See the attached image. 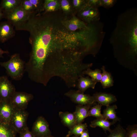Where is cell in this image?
Listing matches in <instances>:
<instances>
[{
    "mask_svg": "<svg viewBox=\"0 0 137 137\" xmlns=\"http://www.w3.org/2000/svg\"><path fill=\"white\" fill-rule=\"evenodd\" d=\"M15 91L14 86L7 77H0V98L2 100L9 101Z\"/></svg>",
    "mask_w": 137,
    "mask_h": 137,
    "instance_id": "obj_7",
    "label": "cell"
},
{
    "mask_svg": "<svg viewBox=\"0 0 137 137\" xmlns=\"http://www.w3.org/2000/svg\"><path fill=\"white\" fill-rule=\"evenodd\" d=\"M0 65L6 69L8 75L13 79L19 80L23 74L25 63L19 54L12 55L7 61L0 63Z\"/></svg>",
    "mask_w": 137,
    "mask_h": 137,
    "instance_id": "obj_2",
    "label": "cell"
},
{
    "mask_svg": "<svg viewBox=\"0 0 137 137\" xmlns=\"http://www.w3.org/2000/svg\"><path fill=\"white\" fill-rule=\"evenodd\" d=\"M64 95L79 105H92L95 103L92 96L84 94L78 90H71L65 93Z\"/></svg>",
    "mask_w": 137,
    "mask_h": 137,
    "instance_id": "obj_5",
    "label": "cell"
},
{
    "mask_svg": "<svg viewBox=\"0 0 137 137\" xmlns=\"http://www.w3.org/2000/svg\"><path fill=\"white\" fill-rule=\"evenodd\" d=\"M9 53L8 51H4L0 48V58L3 57V55L5 54H8Z\"/></svg>",
    "mask_w": 137,
    "mask_h": 137,
    "instance_id": "obj_34",
    "label": "cell"
},
{
    "mask_svg": "<svg viewBox=\"0 0 137 137\" xmlns=\"http://www.w3.org/2000/svg\"><path fill=\"white\" fill-rule=\"evenodd\" d=\"M3 12V18L15 27L26 22L33 13L26 11L20 5L11 11Z\"/></svg>",
    "mask_w": 137,
    "mask_h": 137,
    "instance_id": "obj_3",
    "label": "cell"
},
{
    "mask_svg": "<svg viewBox=\"0 0 137 137\" xmlns=\"http://www.w3.org/2000/svg\"><path fill=\"white\" fill-rule=\"evenodd\" d=\"M94 8H98L101 6L100 0H87V6Z\"/></svg>",
    "mask_w": 137,
    "mask_h": 137,
    "instance_id": "obj_29",
    "label": "cell"
},
{
    "mask_svg": "<svg viewBox=\"0 0 137 137\" xmlns=\"http://www.w3.org/2000/svg\"><path fill=\"white\" fill-rule=\"evenodd\" d=\"M22 0H3L0 6L3 11H11L19 6Z\"/></svg>",
    "mask_w": 137,
    "mask_h": 137,
    "instance_id": "obj_20",
    "label": "cell"
},
{
    "mask_svg": "<svg viewBox=\"0 0 137 137\" xmlns=\"http://www.w3.org/2000/svg\"><path fill=\"white\" fill-rule=\"evenodd\" d=\"M2 101V100L0 98V106Z\"/></svg>",
    "mask_w": 137,
    "mask_h": 137,
    "instance_id": "obj_36",
    "label": "cell"
},
{
    "mask_svg": "<svg viewBox=\"0 0 137 137\" xmlns=\"http://www.w3.org/2000/svg\"><path fill=\"white\" fill-rule=\"evenodd\" d=\"M52 19L46 13H33L27 21L15 27L16 30L29 33L31 49L25 66L27 72L35 77L41 78L49 74L58 64L64 42L56 40Z\"/></svg>",
    "mask_w": 137,
    "mask_h": 137,
    "instance_id": "obj_1",
    "label": "cell"
},
{
    "mask_svg": "<svg viewBox=\"0 0 137 137\" xmlns=\"http://www.w3.org/2000/svg\"><path fill=\"white\" fill-rule=\"evenodd\" d=\"M80 137H90V136L88 131L85 130L80 135Z\"/></svg>",
    "mask_w": 137,
    "mask_h": 137,
    "instance_id": "obj_33",
    "label": "cell"
},
{
    "mask_svg": "<svg viewBox=\"0 0 137 137\" xmlns=\"http://www.w3.org/2000/svg\"><path fill=\"white\" fill-rule=\"evenodd\" d=\"M63 25L67 29L71 31L85 28L87 25L83 21L76 17L65 22Z\"/></svg>",
    "mask_w": 137,
    "mask_h": 137,
    "instance_id": "obj_14",
    "label": "cell"
},
{
    "mask_svg": "<svg viewBox=\"0 0 137 137\" xmlns=\"http://www.w3.org/2000/svg\"><path fill=\"white\" fill-rule=\"evenodd\" d=\"M95 101L102 106H106L115 102L117 100L116 96L111 94L104 92L96 93L93 95Z\"/></svg>",
    "mask_w": 137,
    "mask_h": 137,
    "instance_id": "obj_12",
    "label": "cell"
},
{
    "mask_svg": "<svg viewBox=\"0 0 137 137\" xmlns=\"http://www.w3.org/2000/svg\"><path fill=\"white\" fill-rule=\"evenodd\" d=\"M60 6H61L63 10L66 12L69 11L71 9V6L69 2L66 0H62L61 1L60 3Z\"/></svg>",
    "mask_w": 137,
    "mask_h": 137,
    "instance_id": "obj_31",
    "label": "cell"
},
{
    "mask_svg": "<svg viewBox=\"0 0 137 137\" xmlns=\"http://www.w3.org/2000/svg\"><path fill=\"white\" fill-rule=\"evenodd\" d=\"M19 134L20 137H35L32 132L29 130L28 127Z\"/></svg>",
    "mask_w": 137,
    "mask_h": 137,
    "instance_id": "obj_32",
    "label": "cell"
},
{
    "mask_svg": "<svg viewBox=\"0 0 137 137\" xmlns=\"http://www.w3.org/2000/svg\"><path fill=\"white\" fill-rule=\"evenodd\" d=\"M79 15L83 20L89 23L99 21L100 19L98 9L88 6L79 12Z\"/></svg>",
    "mask_w": 137,
    "mask_h": 137,
    "instance_id": "obj_10",
    "label": "cell"
},
{
    "mask_svg": "<svg viewBox=\"0 0 137 137\" xmlns=\"http://www.w3.org/2000/svg\"><path fill=\"white\" fill-rule=\"evenodd\" d=\"M87 127L86 123L77 124L71 128L69 134H74L77 136L80 135L85 130Z\"/></svg>",
    "mask_w": 137,
    "mask_h": 137,
    "instance_id": "obj_25",
    "label": "cell"
},
{
    "mask_svg": "<svg viewBox=\"0 0 137 137\" xmlns=\"http://www.w3.org/2000/svg\"><path fill=\"white\" fill-rule=\"evenodd\" d=\"M15 109L9 101L2 100L0 106V123L9 125Z\"/></svg>",
    "mask_w": 137,
    "mask_h": 137,
    "instance_id": "obj_9",
    "label": "cell"
},
{
    "mask_svg": "<svg viewBox=\"0 0 137 137\" xmlns=\"http://www.w3.org/2000/svg\"><path fill=\"white\" fill-rule=\"evenodd\" d=\"M126 130L120 125H118L110 132V134L106 137H125Z\"/></svg>",
    "mask_w": 137,
    "mask_h": 137,
    "instance_id": "obj_24",
    "label": "cell"
},
{
    "mask_svg": "<svg viewBox=\"0 0 137 137\" xmlns=\"http://www.w3.org/2000/svg\"><path fill=\"white\" fill-rule=\"evenodd\" d=\"M3 18V11L0 6V21Z\"/></svg>",
    "mask_w": 137,
    "mask_h": 137,
    "instance_id": "obj_35",
    "label": "cell"
},
{
    "mask_svg": "<svg viewBox=\"0 0 137 137\" xmlns=\"http://www.w3.org/2000/svg\"><path fill=\"white\" fill-rule=\"evenodd\" d=\"M92 105H80L76 106L75 114L77 124L82 123L84 119L88 117L89 111Z\"/></svg>",
    "mask_w": 137,
    "mask_h": 137,
    "instance_id": "obj_15",
    "label": "cell"
},
{
    "mask_svg": "<svg viewBox=\"0 0 137 137\" xmlns=\"http://www.w3.org/2000/svg\"><path fill=\"white\" fill-rule=\"evenodd\" d=\"M41 137H49L48 136H47V135H46V136H42Z\"/></svg>",
    "mask_w": 137,
    "mask_h": 137,
    "instance_id": "obj_37",
    "label": "cell"
},
{
    "mask_svg": "<svg viewBox=\"0 0 137 137\" xmlns=\"http://www.w3.org/2000/svg\"><path fill=\"white\" fill-rule=\"evenodd\" d=\"M29 114L25 110L15 108L9 125L20 133L28 127L27 121Z\"/></svg>",
    "mask_w": 137,
    "mask_h": 137,
    "instance_id": "obj_4",
    "label": "cell"
},
{
    "mask_svg": "<svg viewBox=\"0 0 137 137\" xmlns=\"http://www.w3.org/2000/svg\"><path fill=\"white\" fill-rule=\"evenodd\" d=\"M59 114L63 123L68 127L71 128L77 124L76 119L74 113L60 112Z\"/></svg>",
    "mask_w": 137,
    "mask_h": 137,
    "instance_id": "obj_16",
    "label": "cell"
},
{
    "mask_svg": "<svg viewBox=\"0 0 137 137\" xmlns=\"http://www.w3.org/2000/svg\"><path fill=\"white\" fill-rule=\"evenodd\" d=\"M33 98L31 94L15 91L9 101L15 108L25 110L28 103Z\"/></svg>",
    "mask_w": 137,
    "mask_h": 137,
    "instance_id": "obj_6",
    "label": "cell"
},
{
    "mask_svg": "<svg viewBox=\"0 0 137 137\" xmlns=\"http://www.w3.org/2000/svg\"><path fill=\"white\" fill-rule=\"evenodd\" d=\"M101 6L106 8L112 7L116 1L115 0H100Z\"/></svg>",
    "mask_w": 137,
    "mask_h": 137,
    "instance_id": "obj_30",
    "label": "cell"
},
{
    "mask_svg": "<svg viewBox=\"0 0 137 137\" xmlns=\"http://www.w3.org/2000/svg\"><path fill=\"white\" fill-rule=\"evenodd\" d=\"M49 131V125L42 116L38 117L34 123L31 131L35 137L47 135Z\"/></svg>",
    "mask_w": 137,
    "mask_h": 137,
    "instance_id": "obj_8",
    "label": "cell"
},
{
    "mask_svg": "<svg viewBox=\"0 0 137 137\" xmlns=\"http://www.w3.org/2000/svg\"><path fill=\"white\" fill-rule=\"evenodd\" d=\"M16 133L9 125L0 123V137H16Z\"/></svg>",
    "mask_w": 137,
    "mask_h": 137,
    "instance_id": "obj_21",
    "label": "cell"
},
{
    "mask_svg": "<svg viewBox=\"0 0 137 137\" xmlns=\"http://www.w3.org/2000/svg\"><path fill=\"white\" fill-rule=\"evenodd\" d=\"M117 108V106L116 105L107 106L102 114V118L107 120H112V122L115 123L119 120V118L116 115L115 111V110Z\"/></svg>",
    "mask_w": 137,
    "mask_h": 137,
    "instance_id": "obj_17",
    "label": "cell"
},
{
    "mask_svg": "<svg viewBox=\"0 0 137 137\" xmlns=\"http://www.w3.org/2000/svg\"><path fill=\"white\" fill-rule=\"evenodd\" d=\"M101 72V71L98 69L92 70L89 68L83 71L82 74L83 75H87L89 76L92 79L97 82H100L102 77Z\"/></svg>",
    "mask_w": 137,
    "mask_h": 137,
    "instance_id": "obj_23",
    "label": "cell"
},
{
    "mask_svg": "<svg viewBox=\"0 0 137 137\" xmlns=\"http://www.w3.org/2000/svg\"><path fill=\"white\" fill-rule=\"evenodd\" d=\"M101 69L102 77L100 82L103 88L105 89L112 86L114 81L111 75L106 70L104 66H103Z\"/></svg>",
    "mask_w": 137,
    "mask_h": 137,
    "instance_id": "obj_19",
    "label": "cell"
},
{
    "mask_svg": "<svg viewBox=\"0 0 137 137\" xmlns=\"http://www.w3.org/2000/svg\"><path fill=\"white\" fill-rule=\"evenodd\" d=\"M13 26L8 21L0 23V42L4 43L15 36V32Z\"/></svg>",
    "mask_w": 137,
    "mask_h": 137,
    "instance_id": "obj_11",
    "label": "cell"
},
{
    "mask_svg": "<svg viewBox=\"0 0 137 137\" xmlns=\"http://www.w3.org/2000/svg\"><path fill=\"white\" fill-rule=\"evenodd\" d=\"M102 105L98 104L91 107L88 113V117L92 116L96 117L97 118H102L101 110Z\"/></svg>",
    "mask_w": 137,
    "mask_h": 137,
    "instance_id": "obj_26",
    "label": "cell"
},
{
    "mask_svg": "<svg viewBox=\"0 0 137 137\" xmlns=\"http://www.w3.org/2000/svg\"><path fill=\"white\" fill-rule=\"evenodd\" d=\"M60 6V3L56 0H45L43 3L42 10L45 12H53L58 9Z\"/></svg>",
    "mask_w": 137,
    "mask_h": 137,
    "instance_id": "obj_22",
    "label": "cell"
},
{
    "mask_svg": "<svg viewBox=\"0 0 137 137\" xmlns=\"http://www.w3.org/2000/svg\"><path fill=\"white\" fill-rule=\"evenodd\" d=\"M125 137H137V125H130L126 128Z\"/></svg>",
    "mask_w": 137,
    "mask_h": 137,
    "instance_id": "obj_28",
    "label": "cell"
},
{
    "mask_svg": "<svg viewBox=\"0 0 137 137\" xmlns=\"http://www.w3.org/2000/svg\"><path fill=\"white\" fill-rule=\"evenodd\" d=\"M114 124L113 122H110L108 120L102 118H97L92 121L90 126L93 128L99 127L102 128L105 132L107 131L110 132L112 130L110 129V126Z\"/></svg>",
    "mask_w": 137,
    "mask_h": 137,
    "instance_id": "obj_18",
    "label": "cell"
},
{
    "mask_svg": "<svg viewBox=\"0 0 137 137\" xmlns=\"http://www.w3.org/2000/svg\"><path fill=\"white\" fill-rule=\"evenodd\" d=\"M97 82L89 76L84 77L81 76L78 79L76 86L77 87L78 90L84 93L89 88L94 89Z\"/></svg>",
    "mask_w": 137,
    "mask_h": 137,
    "instance_id": "obj_13",
    "label": "cell"
},
{
    "mask_svg": "<svg viewBox=\"0 0 137 137\" xmlns=\"http://www.w3.org/2000/svg\"><path fill=\"white\" fill-rule=\"evenodd\" d=\"M20 5L27 12L31 13L37 12L30 0H22Z\"/></svg>",
    "mask_w": 137,
    "mask_h": 137,
    "instance_id": "obj_27",
    "label": "cell"
}]
</instances>
